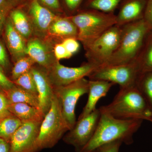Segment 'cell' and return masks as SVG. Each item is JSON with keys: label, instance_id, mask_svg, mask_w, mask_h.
Returning a JSON list of instances; mask_svg holds the SVG:
<instances>
[{"label": "cell", "instance_id": "cell-1", "mask_svg": "<svg viewBox=\"0 0 152 152\" xmlns=\"http://www.w3.org/2000/svg\"><path fill=\"white\" fill-rule=\"evenodd\" d=\"M143 121L141 119H118L101 113L94 136L79 152H95L101 146L118 141L127 145H131L134 142L133 136L140 127Z\"/></svg>", "mask_w": 152, "mask_h": 152}, {"label": "cell", "instance_id": "cell-2", "mask_svg": "<svg viewBox=\"0 0 152 152\" xmlns=\"http://www.w3.org/2000/svg\"><path fill=\"white\" fill-rule=\"evenodd\" d=\"M99 109L118 119L152 121V112L136 86L120 88L112 102Z\"/></svg>", "mask_w": 152, "mask_h": 152}, {"label": "cell", "instance_id": "cell-3", "mask_svg": "<svg viewBox=\"0 0 152 152\" xmlns=\"http://www.w3.org/2000/svg\"><path fill=\"white\" fill-rule=\"evenodd\" d=\"M118 47L105 66L128 64L136 62L151 30L143 19L122 26Z\"/></svg>", "mask_w": 152, "mask_h": 152}, {"label": "cell", "instance_id": "cell-4", "mask_svg": "<svg viewBox=\"0 0 152 152\" xmlns=\"http://www.w3.org/2000/svg\"><path fill=\"white\" fill-rule=\"evenodd\" d=\"M69 17L77 28V40L81 42L85 49L117 23L114 13L90 9Z\"/></svg>", "mask_w": 152, "mask_h": 152}, {"label": "cell", "instance_id": "cell-5", "mask_svg": "<svg viewBox=\"0 0 152 152\" xmlns=\"http://www.w3.org/2000/svg\"><path fill=\"white\" fill-rule=\"evenodd\" d=\"M69 130L62 113L59 102L54 94L50 108L41 123L36 152L54 147Z\"/></svg>", "mask_w": 152, "mask_h": 152}, {"label": "cell", "instance_id": "cell-6", "mask_svg": "<svg viewBox=\"0 0 152 152\" xmlns=\"http://www.w3.org/2000/svg\"><path fill=\"white\" fill-rule=\"evenodd\" d=\"M122 33V26L116 24L94 41L85 49L88 61L99 67L104 66L118 47Z\"/></svg>", "mask_w": 152, "mask_h": 152}, {"label": "cell", "instance_id": "cell-7", "mask_svg": "<svg viewBox=\"0 0 152 152\" xmlns=\"http://www.w3.org/2000/svg\"><path fill=\"white\" fill-rule=\"evenodd\" d=\"M89 80L83 78L64 86L53 87L54 93L58 100L62 113L69 128L76 123L75 108L79 99L88 91Z\"/></svg>", "mask_w": 152, "mask_h": 152}, {"label": "cell", "instance_id": "cell-8", "mask_svg": "<svg viewBox=\"0 0 152 152\" xmlns=\"http://www.w3.org/2000/svg\"><path fill=\"white\" fill-rule=\"evenodd\" d=\"M141 73L137 63L97 68L88 76L89 80H99L119 85L120 88L135 86Z\"/></svg>", "mask_w": 152, "mask_h": 152}, {"label": "cell", "instance_id": "cell-9", "mask_svg": "<svg viewBox=\"0 0 152 152\" xmlns=\"http://www.w3.org/2000/svg\"><path fill=\"white\" fill-rule=\"evenodd\" d=\"M101 115L99 108H96L86 116L78 119L72 128L63 137V141L72 146L76 152L80 151L94 136Z\"/></svg>", "mask_w": 152, "mask_h": 152}, {"label": "cell", "instance_id": "cell-10", "mask_svg": "<svg viewBox=\"0 0 152 152\" xmlns=\"http://www.w3.org/2000/svg\"><path fill=\"white\" fill-rule=\"evenodd\" d=\"M99 67L87 62L80 66L69 67L63 65L57 61L46 70L47 75L53 87L64 86L88 77Z\"/></svg>", "mask_w": 152, "mask_h": 152}, {"label": "cell", "instance_id": "cell-11", "mask_svg": "<svg viewBox=\"0 0 152 152\" xmlns=\"http://www.w3.org/2000/svg\"><path fill=\"white\" fill-rule=\"evenodd\" d=\"M42 121L23 122L9 142L10 152H36L37 139Z\"/></svg>", "mask_w": 152, "mask_h": 152}, {"label": "cell", "instance_id": "cell-12", "mask_svg": "<svg viewBox=\"0 0 152 152\" xmlns=\"http://www.w3.org/2000/svg\"><path fill=\"white\" fill-rule=\"evenodd\" d=\"M53 48L45 39L37 37L31 38L27 42L26 54L39 66L48 70L57 61Z\"/></svg>", "mask_w": 152, "mask_h": 152}, {"label": "cell", "instance_id": "cell-13", "mask_svg": "<svg viewBox=\"0 0 152 152\" xmlns=\"http://www.w3.org/2000/svg\"><path fill=\"white\" fill-rule=\"evenodd\" d=\"M29 13L34 33L37 37L45 39L48 35L51 25L57 16L49 9L42 5L39 0H32Z\"/></svg>", "mask_w": 152, "mask_h": 152}, {"label": "cell", "instance_id": "cell-14", "mask_svg": "<svg viewBox=\"0 0 152 152\" xmlns=\"http://www.w3.org/2000/svg\"><path fill=\"white\" fill-rule=\"evenodd\" d=\"M31 72L37 86L39 109L45 116L51 106L54 95L53 87L49 80L45 69L34 66Z\"/></svg>", "mask_w": 152, "mask_h": 152}, {"label": "cell", "instance_id": "cell-15", "mask_svg": "<svg viewBox=\"0 0 152 152\" xmlns=\"http://www.w3.org/2000/svg\"><path fill=\"white\" fill-rule=\"evenodd\" d=\"M148 0H123L116 16V25L123 26L144 19Z\"/></svg>", "mask_w": 152, "mask_h": 152}, {"label": "cell", "instance_id": "cell-16", "mask_svg": "<svg viewBox=\"0 0 152 152\" xmlns=\"http://www.w3.org/2000/svg\"><path fill=\"white\" fill-rule=\"evenodd\" d=\"M4 27L7 46L13 59L15 62L27 56L26 40L14 27L9 15L6 20Z\"/></svg>", "mask_w": 152, "mask_h": 152}, {"label": "cell", "instance_id": "cell-17", "mask_svg": "<svg viewBox=\"0 0 152 152\" xmlns=\"http://www.w3.org/2000/svg\"><path fill=\"white\" fill-rule=\"evenodd\" d=\"M113 83L99 80H89L88 99L78 119L86 116L96 109V106L101 98L105 96Z\"/></svg>", "mask_w": 152, "mask_h": 152}, {"label": "cell", "instance_id": "cell-18", "mask_svg": "<svg viewBox=\"0 0 152 152\" xmlns=\"http://www.w3.org/2000/svg\"><path fill=\"white\" fill-rule=\"evenodd\" d=\"M78 34L77 28L69 17H57L48 32V35L57 37L61 39L62 42L69 38L77 39Z\"/></svg>", "mask_w": 152, "mask_h": 152}, {"label": "cell", "instance_id": "cell-19", "mask_svg": "<svg viewBox=\"0 0 152 152\" xmlns=\"http://www.w3.org/2000/svg\"><path fill=\"white\" fill-rule=\"evenodd\" d=\"M9 110L22 122L31 121H42L45 115L38 108L25 103L10 104Z\"/></svg>", "mask_w": 152, "mask_h": 152}, {"label": "cell", "instance_id": "cell-20", "mask_svg": "<svg viewBox=\"0 0 152 152\" xmlns=\"http://www.w3.org/2000/svg\"><path fill=\"white\" fill-rule=\"evenodd\" d=\"M9 17L15 29L26 40L29 39L34 33V29L30 18L20 9H13Z\"/></svg>", "mask_w": 152, "mask_h": 152}, {"label": "cell", "instance_id": "cell-21", "mask_svg": "<svg viewBox=\"0 0 152 152\" xmlns=\"http://www.w3.org/2000/svg\"><path fill=\"white\" fill-rule=\"evenodd\" d=\"M4 93L10 104L15 103H25L39 109V104L37 95L28 91L16 85L12 88Z\"/></svg>", "mask_w": 152, "mask_h": 152}, {"label": "cell", "instance_id": "cell-22", "mask_svg": "<svg viewBox=\"0 0 152 152\" xmlns=\"http://www.w3.org/2000/svg\"><path fill=\"white\" fill-rule=\"evenodd\" d=\"M136 62L141 73L152 72V29L150 30L146 37Z\"/></svg>", "mask_w": 152, "mask_h": 152}, {"label": "cell", "instance_id": "cell-23", "mask_svg": "<svg viewBox=\"0 0 152 152\" xmlns=\"http://www.w3.org/2000/svg\"><path fill=\"white\" fill-rule=\"evenodd\" d=\"M22 124L21 120L12 114L0 119V138L9 142Z\"/></svg>", "mask_w": 152, "mask_h": 152}, {"label": "cell", "instance_id": "cell-24", "mask_svg": "<svg viewBox=\"0 0 152 152\" xmlns=\"http://www.w3.org/2000/svg\"><path fill=\"white\" fill-rule=\"evenodd\" d=\"M136 86L145 100L152 113V72L141 74Z\"/></svg>", "mask_w": 152, "mask_h": 152}, {"label": "cell", "instance_id": "cell-25", "mask_svg": "<svg viewBox=\"0 0 152 152\" xmlns=\"http://www.w3.org/2000/svg\"><path fill=\"white\" fill-rule=\"evenodd\" d=\"M123 0H87L86 9L96 10L107 13H114Z\"/></svg>", "mask_w": 152, "mask_h": 152}, {"label": "cell", "instance_id": "cell-26", "mask_svg": "<svg viewBox=\"0 0 152 152\" xmlns=\"http://www.w3.org/2000/svg\"><path fill=\"white\" fill-rule=\"evenodd\" d=\"M36 63L29 56H26L15 62L12 72L13 81L26 73L29 72Z\"/></svg>", "mask_w": 152, "mask_h": 152}, {"label": "cell", "instance_id": "cell-27", "mask_svg": "<svg viewBox=\"0 0 152 152\" xmlns=\"http://www.w3.org/2000/svg\"><path fill=\"white\" fill-rule=\"evenodd\" d=\"M13 82L18 86L38 96L35 81L31 70L20 76Z\"/></svg>", "mask_w": 152, "mask_h": 152}, {"label": "cell", "instance_id": "cell-28", "mask_svg": "<svg viewBox=\"0 0 152 152\" xmlns=\"http://www.w3.org/2000/svg\"><path fill=\"white\" fill-rule=\"evenodd\" d=\"M17 0H7L0 6V32L4 26L6 20L11 11L14 8Z\"/></svg>", "mask_w": 152, "mask_h": 152}, {"label": "cell", "instance_id": "cell-29", "mask_svg": "<svg viewBox=\"0 0 152 152\" xmlns=\"http://www.w3.org/2000/svg\"><path fill=\"white\" fill-rule=\"evenodd\" d=\"M53 52L55 58L58 61L69 58L72 56L68 51L62 42L55 45L53 48Z\"/></svg>", "mask_w": 152, "mask_h": 152}, {"label": "cell", "instance_id": "cell-30", "mask_svg": "<svg viewBox=\"0 0 152 152\" xmlns=\"http://www.w3.org/2000/svg\"><path fill=\"white\" fill-rule=\"evenodd\" d=\"M61 42L72 56L76 53L79 50L80 44L78 40L76 38H67L65 39Z\"/></svg>", "mask_w": 152, "mask_h": 152}, {"label": "cell", "instance_id": "cell-31", "mask_svg": "<svg viewBox=\"0 0 152 152\" xmlns=\"http://www.w3.org/2000/svg\"><path fill=\"white\" fill-rule=\"evenodd\" d=\"M15 86L13 81L11 80L6 75L4 70L0 66V88L5 92Z\"/></svg>", "mask_w": 152, "mask_h": 152}, {"label": "cell", "instance_id": "cell-32", "mask_svg": "<svg viewBox=\"0 0 152 152\" xmlns=\"http://www.w3.org/2000/svg\"><path fill=\"white\" fill-rule=\"evenodd\" d=\"M0 91V119L11 114L9 110L10 105L4 92Z\"/></svg>", "mask_w": 152, "mask_h": 152}, {"label": "cell", "instance_id": "cell-33", "mask_svg": "<svg viewBox=\"0 0 152 152\" xmlns=\"http://www.w3.org/2000/svg\"><path fill=\"white\" fill-rule=\"evenodd\" d=\"M122 144L119 141L112 142L99 147L95 152H119Z\"/></svg>", "mask_w": 152, "mask_h": 152}, {"label": "cell", "instance_id": "cell-34", "mask_svg": "<svg viewBox=\"0 0 152 152\" xmlns=\"http://www.w3.org/2000/svg\"><path fill=\"white\" fill-rule=\"evenodd\" d=\"M10 66V61L4 45L0 40V66L3 69H7Z\"/></svg>", "mask_w": 152, "mask_h": 152}, {"label": "cell", "instance_id": "cell-35", "mask_svg": "<svg viewBox=\"0 0 152 152\" xmlns=\"http://www.w3.org/2000/svg\"><path fill=\"white\" fill-rule=\"evenodd\" d=\"M144 20L151 29H152V0H148Z\"/></svg>", "mask_w": 152, "mask_h": 152}, {"label": "cell", "instance_id": "cell-36", "mask_svg": "<svg viewBox=\"0 0 152 152\" xmlns=\"http://www.w3.org/2000/svg\"><path fill=\"white\" fill-rule=\"evenodd\" d=\"M83 0H64L65 3L68 10L73 12L79 7Z\"/></svg>", "mask_w": 152, "mask_h": 152}, {"label": "cell", "instance_id": "cell-37", "mask_svg": "<svg viewBox=\"0 0 152 152\" xmlns=\"http://www.w3.org/2000/svg\"><path fill=\"white\" fill-rule=\"evenodd\" d=\"M49 8L52 10H59L60 4L59 0H39Z\"/></svg>", "mask_w": 152, "mask_h": 152}, {"label": "cell", "instance_id": "cell-38", "mask_svg": "<svg viewBox=\"0 0 152 152\" xmlns=\"http://www.w3.org/2000/svg\"><path fill=\"white\" fill-rule=\"evenodd\" d=\"M0 152H10L9 142L1 138H0Z\"/></svg>", "mask_w": 152, "mask_h": 152}, {"label": "cell", "instance_id": "cell-39", "mask_svg": "<svg viewBox=\"0 0 152 152\" xmlns=\"http://www.w3.org/2000/svg\"><path fill=\"white\" fill-rule=\"evenodd\" d=\"M7 0H0V6L2 4L6 1Z\"/></svg>", "mask_w": 152, "mask_h": 152}]
</instances>
